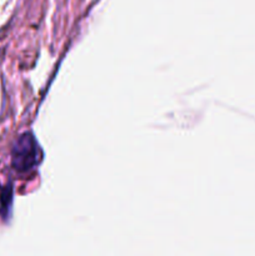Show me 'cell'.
Instances as JSON below:
<instances>
[{"label": "cell", "mask_w": 255, "mask_h": 256, "mask_svg": "<svg viewBox=\"0 0 255 256\" xmlns=\"http://www.w3.org/2000/svg\"><path fill=\"white\" fill-rule=\"evenodd\" d=\"M42 150L32 132L20 135L12 150V165L14 170L22 174L34 169L42 160Z\"/></svg>", "instance_id": "1"}]
</instances>
